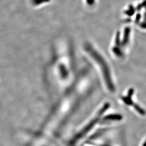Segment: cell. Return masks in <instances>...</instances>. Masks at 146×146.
<instances>
[{"mask_svg": "<svg viewBox=\"0 0 146 146\" xmlns=\"http://www.w3.org/2000/svg\"><path fill=\"white\" fill-rule=\"evenodd\" d=\"M95 0H86V2L88 5H92L94 3Z\"/></svg>", "mask_w": 146, "mask_h": 146, "instance_id": "7a4b0ae2", "label": "cell"}, {"mask_svg": "<svg viewBox=\"0 0 146 146\" xmlns=\"http://www.w3.org/2000/svg\"><path fill=\"white\" fill-rule=\"evenodd\" d=\"M141 146H146V139L144 141V142L142 143Z\"/></svg>", "mask_w": 146, "mask_h": 146, "instance_id": "3957f363", "label": "cell"}, {"mask_svg": "<svg viewBox=\"0 0 146 146\" xmlns=\"http://www.w3.org/2000/svg\"><path fill=\"white\" fill-rule=\"evenodd\" d=\"M134 9L132 7H131V8H129L128 10H126L125 13H126V14H128V15H132V14H133L134 12Z\"/></svg>", "mask_w": 146, "mask_h": 146, "instance_id": "6da1fadb", "label": "cell"}]
</instances>
